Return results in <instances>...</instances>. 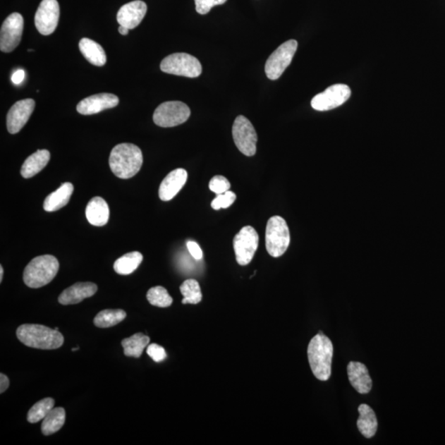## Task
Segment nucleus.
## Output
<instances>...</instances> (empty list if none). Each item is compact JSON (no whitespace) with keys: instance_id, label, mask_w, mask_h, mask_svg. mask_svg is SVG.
I'll use <instances>...</instances> for the list:
<instances>
[{"instance_id":"1","label":"nucleus","mask_w":445,"mask_h":445,"mask_svg":"<svg viewBox=\"0 0 445 445\" xmlns=\"http://www.w3.org/2000/svg\"><path fill=\"white\" fill-rule=\"evenodd\" d=\"M143 160V154L138 146L123 143L112 149L109 165L117 178L129 179L140 172Z\"/></svg>"},{"instance_id":"2","label":"nucleus","mask_w":445,"mask_h":445,"mask_svg":"<svg viewBox=\"0 0 445 445\" xmlns=\"http://www.w3.org/2000/svg\"><path fill=\"white\" fill-rule=\"evenodd\" d=\"M334 346L322 332L312 337L307 347V357L312 374L321 381L329 380L331 373Z\"/></svg>"},{"instance_id":"3","label":"nucleus","mask_w":445,"mask_h":445,"mask_svg":"<svg viewBox=\"0 0 445 445\" xmlns=\"http://www.w3.org/2000/svg\"><path fill=\"white\" fill-rule=\"evenodd\" d=\"M23 344L40 350H55L63 344V336L60 331L43 325L23 324L16 331Z\"/></svg>"},{"instance_id":"4","label":"nucleus","mask_w":445,"mask_h":445,"mask_svg":"<svg viewBox=\"0 0 445 445\" xmlns=\"http://www.w3.org/2000/svg\"><path fill=\"white\" fill-rule=\"evenodd\" d=\"M60 264L52 255L37 257L28 263L23 272V281L32 288L45 286L57 275Z\"/></svg>"},{"instance_id":"5","label":"nucleus","mask_w":445,"mask_h":445,"mask_svg":"<svg viewBox=\"0 0 445 445\" xmlns=\"http://www.w3.org/2000/svg\"><path fill=\"white\" fill-rule=\"evenodd\" d=\"M291 233L285 219L275 215L268 220L266 229L267 251L273 257H281L290 246Z\"/></svg>"},{"instance_id":"6","label":"nucleus","mask_w":445,"mask_h":445,"mask_svg":"<svg viewBox=\"0 0 445 445\" xmlns=\"http://www.w3.org/2000/svg\"><path fill=\"white\" fill-rule=\"evenodd\" d=\"M161 71L178 76L197 78L202 73V63L198 59L187 53H174L164 59Z\"/></svg>"},{"instance_id":"7","label":"nucleus","mask_w":445,"mask_h":445,"mask_svg":"<svg viewBox=\"0 0 445 445\" xmlns=\"http://www.w3.org/2000/svg\"><path fill=\"white\" fill-rule=\"evenodd\" d=\"M190 110L187 104L179 101L165 102L154 111L153 119L156 125L168 128L185 123L189 119Z\"/></svg>"},{"instance_id":"8","label":"nucleus","mask_w":445,"mask_h":445,"mask_svg":"<svg viewBox=\"0 0 445 445\" xmlns=\"http://www.w3.org/2000/svg\"><path fill=\"white\" fill-rule=\"evenodd\" d=\"M298 42L295 40L287 41L274 51L266 63L265 72L268 79L276 80L291 65L297 51Z\"/></svg>"},{"instance_id":"9","label":"nucleus","mask_w":445,"mask_h":445,"mask_svg":"<svg viewBox=\"0 0 445 445\" xmlns=\"http://www.w3.org/2000/svg\"><path fill=\"white\" fill-rule=\"evenodd\" d=\"M233 138L237 148L244 155L252 157L257 152V135L251 121L238 116L233 126Z\"/></svg>"},{"instance_id":"10","label":"nucleus","mask_w":445,"mask_h":445,"mask_svg":"<svg viewBox=\"0 0 445 445\" xmlns=\"http://www.w3.org/2000/svg\"><path fill=\"white\" fill-rule=\"evenodd\" d=\"M259 245V236L252 226L243 227L233 239V248L237 262L247 266L253 259Z\"/></svg>"},{"instance_id":"11","label":"nucleus","mask_w":445,"mask_h":445,"mask_svg":"<svg viewBox=\"0 0 445 445\" xmlns=\"http://www.w3.org/2000/svg\"><path fill=\"white\" fill-rule=\"evenodd\" d=\"M351 91L346 85H332L312 99L311 106L316 111H326L336 109L350 99Z\"/></svg>"},{"instance_id":"12","label":"nucleus","mask_w":445,"mask_h":445,"mask_svg":"<svg viewBox=\"0 0 445 445\" xmlns=\"http://www.w3.org/2000/svg\"><path fill=\"white\" fill-rule=\"evenodd\" d=\"M24 21L20 13H13L2 24L0 31V50L12 52L21 42Z\"/></svg>"},{"instance_id":"13","label":"nucleus","mask_w":445,"mask_h":445,"mask_svg":"<svg viewBox=\"0 0 445 445\" xmlns=\"http://www.w3.org/2000/svg\"><path fill=\"white\" fill-rule=\"evenodd\" d=\"M60 6L57 0H42L35 16V26L43 36L51 35L58 26Z\"/></svg>"},{"instance_id":"14","label":"nucleus","mask_w":445,"mask_h":445,"mask_svg":"<svg viewBox=\"0 0 445 445\" xmlns=\"http://www.w3.org/2000/svg\"><path fill=\"white\" fill-rule=\"evenodd\" d=\"M36 102L28 99L18 101L14 104L7 115V129L11 134H17L30 119L35 109Z\"/></svg>"},{"instance_id":"15","label":"nucleus","mask_w":445,"mask_h":445,"mask_svg":"<svg viewBox=\"0 0 445 445\" xmlns=\"http://www.w3.org/2000/svg\"><path fill=\"white\" fill-rule=\"evenodd\" d=\"M118 104V97L111 94H99L83 99L77 105V111L85 116L95 115L102 111L114 109Z\"/></svg>"},{"instance_id":"16","label":"nucleus","mask_w":445,"mask_h":445,"mask_svg":"<svg viewBox=\"0 0 445 445\" xmlns=\"http://www.w3.org/2000/svg\"><path fill=\"white\" fill-rule=\"evenodd\" d=\"M147 13L146 4L140 0H135L122 6L117 13V22L120 26L134 29L140 25Z\"/></svg>"},{"instance_id":"17","label":"nucleus","mask_w":445,"mask_h":445,"mask_svg":"<svg viewBox=\"0 0 445 445\" xmlns=\"http://www.w3.org/2000/svg\"><path fill=\"white\" fill-rule=\"evenodd\" d=\"M188 174L183 169L172 171L161 183L159 195L164 202H169L177 195L187 183Z\"/></svg>"},{"instance_id":"18","label":"nucleus","mask_w":445,"mask_h":445,"mask_svg":"<svg viewBox=\"0 0 445 445\" xmlns=\"http://www.w3.org/2000/svg\"><path fill=\"white\" fill-rule=\"evenodd\" d=\"M97 286L92 282H79L63 291L58 301L63 305L80 304V302L95 295Z\"/></svg>"},{"instance_id":"19","label":"nucleus","mask_w":445,"mask_h":445,"mask_svg":"<svg viewBox=\"0 0 445 445\" xmlns=\"http://www.w3.org/2000/svg\"><path fill=\"white\" fill-rule=\"evenodd\" d=\"M347 373L351 385L357 392L361 394L370 392L372 389V379L364 364L360 362H350L347 366Z\"/></svg>"},{"instance_id":"20","label":"nucleus","mask_w":445,"mask_h":445,"mask_svg":"<svg viewBox=\"0 0 445 445\" xmlns=\"http://www.w3.org/2000/svg\"><path fill=\"white\" fill-rule=\"evenodd\" d=\"M85 213L87 221L97 227L106 226L110 217L109 205L104 199L99 197L90 200L87 205Z\"/></svg>"},{"instance_id":"21","label":"nucleus","mask_w":445,"mask_h":445,"mask_svg":"<svg viewBox=\"0 0 445 445\" xmlns=\"http://www.w3.org/2000/svg\"><path fill=\"white\" fill-rule=\"evenodd\" d=\"M73 193V185L71 183H63L56 192L47 195L44 202L43 208L47 212H56L70 202Z\"/></svg>"},{"instance_id":"22","label":"nucleus","mask_w":445,"mask_h":445,"mask_svg":"<svg viewBox=\"0 0 445 445\" xmlns=\"http://www.w3.org/2000/svg\"><path fill=\"white\" fill-rule=\"evenodd\" d=\"M51 159V154L47 150H37L29 156L23 163L21 174L24 178H31L40 173L46 167Z\"/></svg>"},{"instance_id":"23","label":"nucleus","mask_w":445,"mask_h":445,"mask_svg":"<svg viewBox=\"0 0 445 445\" xmlns=\"http://www.w3.org/2000/svg\"><path fill=\"white\" fill-rule=\"evenodd\" d=\"M79 47L83 56L92 65L104 66L106 62V55L104 49L90 38H82Z\"/></svg>"},{"instance_id":"24","label":"nucleus","mask_w":445,"mask_h":445,"mask_svg":"<svg viewBox=\"0 0 445 445\" xmlns=\"http://www.w3.org/2000/svg\"><path fill=\"white\" fill-rule=\"evenodd\" d=\"M360 417L357 420V427L365 438H372L377 432L378 422L375 413L370 406L361 404L359 407Z\"/></svg>"},{"instance_id":"25","label":"nucleus","mask_w":445,"mask_h":445,"mask_svg":"<svg viewBox=\"0 0 445 445\" xmlns=\"http://www.w3.org/2000/svg\"><path fill=\"white\" fill-rule=\"evenodd\" d=\"M150 337L143 334H136L121 341L124 354L127 357L140 358L144 350L150 344Z\"/></svg>"},{"instance_id":"26","label":"nucleus","mask_w":445,"mask_h":445,"mask_svg":"<svg viewBox=\"0 0 445 445\" xmlns=\"http://www.w3.org/2000/svg\"><path fill=\"white\" fill-rule=\"evenodd\" d=\"M66 422V410L62 408H53L42 423L44 435H51L60 430Z\"/></svg>"},{"instance_id":"27","label":"nucleus","mask_w":445,"mask_h":445,"mask_svg":"<svg viewBox=\"0 0 445 445\" xmlns=\"http://www.w3.org/2000/svg\"><path fill=\"white\" fill-rule=\"evenodd\" d=\"M142 261H143V255L140 252L126 253L115 262L114 270L119 275H130L139 267Z\"/></svg>"},{"instance_id":"28","label":"nucleus","mask_w":445,"mask_h":445,"mask_svg":"<svg viewBox=\"0 0 445 445\" xmlns=\"http://www.w3.org/2000/svg\"><path fill=\"white\" fill-rule=\"evenodd\" d=\"M126 317V312L122 310H102L95 317V325L100 329H107L116 326Z\"/></svg>"},{"instance_id":"29","label":"nucleus","mask_w":445,"mask_h":445,"mask_svg":"<svg viewBox=\"0 0 445 445\" xmlns=\"http://www.w3.org/2000/svg\"><path fill=\"white\" fill-rule=\"evenodd\" d=\"M180 291L184 296L182 301L183 305H197L202 300V293L199 283L193 279L185 281L180 286Z\"/></svg>"},{"instance_id":"30","label":"nucleus","mask_w":445,"mask_h":445,"mask_svg":"<svg viewBox=\"0 0 445 445\" xmlns=\"http://www.w3.org/2000/svg\"><path fill=\"white\" fill-rule=\"evenodd\" d=\"M54 406H55V400L51 398L39 401L29 410L28 413V422L34 424L40 422L51 412L54 408Z\"/></svg>"},{"instance_id":"31","label":"nucleus","mask_w":445,"mask_h":445,"mask_svg":"<svg viewBox=\"0 0 445 445\" xmlns=\"http://www.w3.org/2000/svg\"><path fill=\"white\" fill-rule=\"evenodd\" d=\"M147 300L150 305L159 307H168L173 304V298L169 292L162 286L151 288L147 293Z\"/></svg>"},{"instance_id":"32","label":"nucleus","mask_w":445,"mask_h":445,"mask_svg":"<svg viewBox=\"0 0 445 445\" xmlns=\"http://www.w3.org/2000/svg\"><path fill=\"white\" fill-rule=\"evenodd\" d=\"M236 193L228 190L226 193L217 195V197L212 202V207L217 210L228 208L236 202Z\"/></svg>"},{"instance_id":"33","label":"nucleus","mask_w":445,"mask_h":445,"mask_svg":"<svg viewBox=\"0 0 445 445\" xmlns=\"http://www.w3.org/2000/svg\"><path fill=\"white\" fill-rule=\"evenodd\" d=\"M231 185L226 178L223 176H214L209 183V190L215 194L226 193L231 189Z\"/></svg>"},{"instance_id":"34","label":"nucleus","mask_w":445,"mask_h":445,"mask_svg":"<svg viewBox=\"0 0 445 445\" xmlns=\"http://www.w3.org/2000/svg\"><path fill=\"white\" fill-rule=\"evenodd\" d=\"M227 0H195V11L200 14L208 13L214 6H221L226 3Z\"/></svg>"},{"instance_id":"35","label":"nucleus","mask_w":445,"mask_h":445,"mask_svg":"<svg viewBox=\"0 0 445 445\" xmlns=\"http://www.w3.org/2000/svg\"><path fill=\"white\" fill-rule=\"evenodd\" d=\"M147 354H148L150 358L154 362H157V363L167 358V353H166L164 347L158 344L149 345L148 347H147Z\"/></svg>"},{"instance_id":"36","label":"nucleus","mask_w":445,"mask_h":445,"mask_svg":"<svg viewBox=\"0 0 445 445\" xmlns=\"http://www.w3.org/2000/svg\"><path fill=\"white\" fill-rule=\"evenodd\" d=\"M188 251L195 260H200L203 257V252L198 244L193 241H188L187 243Z\"/></svg>"},{"instance_id":"37","label":"nucleus","mask_w":445,"mask_h":445,"mask_svg":"<svg viewBox=\"0 0 445 445\" xmlns=\"http://www.w3.org/2000/svg\"><path fill=\"white\" fill-rule=\"evenodd\" d=\"M25 79V71L23 70H18L13 73L11 80L14 85H21L22 82Z\"/></svg>"},{"instance_id":"38","label":"nucleus","mask_w":445,"mask_h":445,"mask_svg":"<svg viewBox=\"0 0 445 445\" xmlns=\"http://www.w3.org/2000/svg\"><path fill=\"white\" fill-rule=\"evenodd\" d=\"M9 387V379L6 374H0V393L4 394Z\"/></svg>"},{"instance_id":"39","label":"nucleus","mask_w":445,"mask_h":445,"mask_svg":"<svg viewBox=\"0 0 445 445\" xmlns=\"http://www.w3.org/2000/svg\"><path fill=\"white\" fill-rule=\"evenodd\" d=\"M119 32L121 34L122 36H126L127 34L129 33V30L130 29L124 27V26H120L119 27Z\"/></svg>"},{"instance_id":"40","label":"nucleus","mask_w":445,"mask_h":445,"mask_svg":"<svg viewBox=\"0 0 445 445\" xmlns=\"http://www.w3.org/2000/svg\"><path fill=\"white\" fill-rule=\"evenodd\" d=\"M4 277V268L3 267H0V281L2 282Z\"/></svg>"},{"instance_id":"41","label":"nucleus","mask_w":445,"mask_h":445,"mask_svg":"<svg viewBox=\"0 0 445 445\" xmlns=\"http://www.w3.org/2000/svg\"><path fill=\"white\" fill-rule=\"evenodd\" d=\"M78 349H79V348H73V349H72V351H75V350H77Z\"/></svg>"}]
</instances>
